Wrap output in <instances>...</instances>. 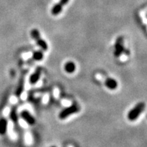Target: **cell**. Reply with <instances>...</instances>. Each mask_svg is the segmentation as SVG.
I'll return each instance as SVG.
<instances>
[{"label":"cell","mask_w":147,"mask_h":147,"mask_svg":"<svg viewBox=\"0 0 147 147\" xmlns=\"http://www.w3.org/2000/svg\"><path fill=\"white\" fill-rule=\"evenodd\" d=\"M42 74V68L41 67H38L34 73L29 77V82L32 84H35L38 82L40 80V76Z\"/></svg>","instance_id":"8"},{"label":"cell","mask_w":147,"mask_h":147,"mask_svg":"<svg viewBox=\"0 0 147 147\" xmlns=\"http://www.w3.org/2000/svg\"><path fill=\"white\" fill-rule=\"evenodd\" d=\"M8 127V121L4 117L0 118V135L3 136L6 134Z\"/></svg>","instance_id":"9"},{"label":"cell","mask_w":147,"mask_h":147,"mask_svg":"<svg viewBox=\"0 0 147 147\" xmlns=\"http://www.w3.org/2000/svg\"><path fill=\"white\" fill-rule=\"evenodd\" d=\"M10 118L12 122L16 123L18 121V115L17 114V109L15 107H13L10 110Z\"/></svg>","instance_id":"12"},{"label":"cell","mask_w":147,"mask_h":147,"mask_svg":"<svg viewBox=\"0 0 147 147\" xmlns=\"http://www.w3.org/2000/svg\"><path fill=\"white\" fill-rule=\"evenodd\" d=\"M105 85L108 89L115 90L118 87V83L115 79L112 78H108L105 80Z\"/></svg>","instance_id":"10"},{"label":"cell","mask_w":147,"mask_h":147,"mask_svg":"<svg viewBox=\"0 0 147 147\" xmlns=\"http://www.w3.org/2000/svg\"><path fill=\"white\" fill-rule=\"evenodd\" d=\"M80 110L79 106L76 104H74L71 106H69L68 107L65 108L59 114V118L61 120H63V119H67L69 116L74 115V114L77 113Z\"/></svg>","instance_id":"3"},{"label":"cell","mask_w":147,"mask_h":147,"mask_svg":"<svg viewBox=\"0 0 147 147\" xmlns=\"http://www.w3.org/2000/svg\"><path fill=\"white\" fill-rule=\"evenodd\" d=\"M32 57L35 61H41L44 58V54L41 51H37L33 53Z\"/></svg>","instance_id":"13"},{"label":"cell","mask_w":147,"mask_h":147,"mask_svg":"<svg viewBox=\"0 0 147 147\" xmlns=\"http://www.w3.org/2000/svg\"><path fill=\"white\" fill-rule=\"evenodd\" d=\"M20 116L29 125H34L36 123V119L31 115V113L26 110H24L20 113Z\"/></svg>","instance_id":"6"},{"label":"cell","mask_w":147,"mask_h":147,"mask_svg":"<svg viewBox=\"0 0 147 147\" xmlns=\"http://www.w3.org/2000/svg\"><path fill=\"white\" fill-rule=\"evenodd\" d=\"M31 36L36 41L37 45L39 47L42 51H47L49 49V46H48L47 42L45 40L42 38L41 35L39 31L37 29H33L31 31Z\"/></svg>","instance_id":"2"},{"label":"cell","mask_w":147,"mask_h":147,"mask_svg":"<svg viewBox=\"0 0 147 147\" xmlns=\"http://www.w3.org/2000/svg\"><path fill=\"white\" fill-rule=\"evenodd\" d=\"M51 147H56V146H51Z\"/></svg>","instance_id":"14"},{"label":"cell","mask_w":147,"mask_h":147,"mask_svg":"<svg viewBox=\"0 0 147 147\" xmlns=\"http://www.w3.org/2000/svg\"><path fill=\"white\" fill-rule=\"evenodd\" d=\"M69 0H60L57 3H56L54 6L53 7L52 10H51V14L53 16H57L61 12L62 9L67 3L69 2Z\"/></svg>","instance_id":"5"},{"label":"cell","mask_w":147,"mask_h":147,"mask_svg":"<svg viewBox=\"0 0 147 147\" xmlns=\"http://www.w3.org/2000/svg\"><path fill=\"white\" fill-rule=\"evenodd\" d=\"M64 69L68 74L74 73L76 70V65L72 61H68L64 65Z\"/></svg>","instance_id":"11"},{"label":"cell","mask_w":147,"mask_h":147,"mask_svg":"<svg viewBox=\"0 0 147 147\" xmlns=\"http://www.w3.org/2000/svg\"><path fill=\"white\" fill-rule=\"evenodd\" d=\"M25 74L21 75V77H20L18 84L17 86H16L15 93H14V95H15L16 97H19L22 95V93H23L24 89H25Z\"/></svg>","instance_id":"7"},{"label":"cell","mask_w":147,"mask_h":147,"mask_svg":"<svg viewBox=\"0 0 147 147\" xmlns=\"http://www.w3.org/2000/svg\"><path fill=\"white\" fill-rule=\"evenodd\" d=\"M124 51V39L123 36L118 37L115 41L114 55L116 57H119Z\"/></svg>","instance_id":"4"},{"label":"cell","mask_w":147,"mask_h":147,"mask_svg":"<svg viewBox=\"0 0 147 147\" xmlns=\"http://www.w3.org/2000/svg\"><path fill=\"white\" fill-rule=\"evenodd\" d=\"M145 108V103L140 102L137 105L129 111L127 114V119L131 121H134L138 118L140 114L143 113Z\"/></svg>","instance_id":"1"}]
</instances>
